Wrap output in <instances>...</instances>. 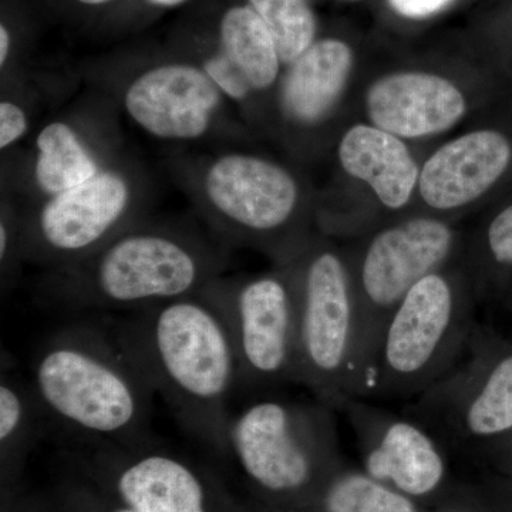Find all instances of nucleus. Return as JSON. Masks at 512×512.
Here are the masks:
<instances>
[{"instance_id":"f257e3e1","label":"nucleus","mask_w":512,"mask_h":512,"mask_svg":"<svg viewBox=\"0 0 512 512\" xmlns=\"http://www.w3.org/2000/svg\"><path fill=\"white\" fill-rule=\"evenodd\" d=\"M228 249L192 225L140 220L86 258L47 269L39 295L66 311H144L204 291Z\"/></svg>"},{"instance_id":"f03ea898","label":"nucleus","mask_w":512,"mask_h":512,"mask_svg":"<svg viewBox=\"0 0 512 512\" xmlns=\"http://www.w3.org/2000/svg\"><path fill=\"white\" fill-rule=\"evenodd\" d=\"M114 332L184 430L228 450L237 352L227 323L205 293L133 312Z\"/></svg>"},{"instance_id":"7ed1b4c3","label":"nucleus","mask_w":512,"mask_h":512,"mask_svg":"<svg viewBox=\"0 0 512 512\" xmlns=\"http://www.w3.org/2000/svg\"><path fill=\"white\" fill-rule=\"evenodd\" d=\"M32 387L46 419L73 436L140 447L151 436L154 392L114 329L66 326L43 343Z\"/></svg>"},{"instance_id":"20e7f679","label":"nucleus","mask_w":512,"mask_h":512,"mask_svg":"<svg viewBox=\"0 0 512 512\" xmlns=\"http://www.w3.org/2000/svg\"><path fill=\"white\" fill-rule=\"evenodd\" d=\"M192 197L227 247H252L285 265L311 244L301 184L269 158L227 151L194 175Z\"/></svg>"},{"instance_id":"39448f33","label":"nucleus","mask_w":512,"mask_h":512,"mask_svg":"<svg viewBox=\"0 0 512 512\" xmlns=\"http://www.w3.org/2000/svg\"><path fill=\"white\" fill-rule=\"evenodd\" d=\"M466 272L448 265L420 279L390 316L363 400H414L466 352L476 325Z\"/></svg>"},{"instance_id":"423d86ee","label":"nucleus","mask_w":512,"mask_h":512,"mask_svg":"<svg viewBox=\"0 0 512 512\" xmlns=\"http://www.w3.org/2000/svg\"><path fill=\"white\" fill-rule=\"evenodd\" d=\"M456 229L437 215H414L377 229L349 261L356 335L352 399H362L390 316L420 279L453 264Z\"/></svg>"},{"instance_id":"0eeeda50","label":"nucleus","mask_w":512,"mask_h":512,"mask_svg":"<svg viewBox=\"0 0 512 512\" xmlns=\"http://www.w3.org/2000/svg\"><path fill=\"white\" fill-rule=\"evenodd\" d=\"M296 285V379L318 402L342 410L352 399L356 312L348 258L313 238L289 262Z\"/></svg>"},{"instance_id":"6e6552de","label":"nucleus","mask_w":512,"mask_h":512,"mask_svg":"<svg viewBox=\"0 0 512 512\" xmlns=\"http://www.w3.org/2000/svg\"><path fill=\"white\" fill-rule=\"evenodd\" d=\"M338 440L326 404L262 399L232 416L228 448L252 481L271 494H296L316 483Z\"/></svg>"},{"instance_id":"1a4fd4ad","label":"nucleus","mask_w":512,"mask_h":512,"mask_svg":"<svg viewBox=\"0 0 512 512\" xmlns=\"http://www.w3.org/2000/svg\"><path fill=\"white\" fill-rule=\"evenodd\" d=\"M141 192L131 168L110 161L92 180L22 215L23 259L55 269L86 258L143 220Z\"/></svg>"},{"instance_id":"9d476101","label":"nucleus","mask_w":512,"mask_h":512,"mask_svg":"<svg viewBox=\"0 0 512 512\" xmlns=\"http://www.w3.org/2000/svg\"><path fill=\"white\" fill-rule=\"evenodd\" d=\"M227 323L238 390L262 392L296 379V285L291 264L248 278H218L202 291Z\"/></svg>"},{"instance_id":"9b49d317","label":"nucleus","mask_w":512,"mask_h":512,"mask_svg":"<svg viewBox=\"0 0 512 512\" xmlns=\"http://www.w3.org/2000/svg\"><path fill=\"white\" fill-rule=\"evenodd\" d=\"M407 416L441 443L466 447L512 431V352L491 356L481 330L443 379L412 400Z\"/></svg>"},{"instance_id":"f8f14e48","label":"nucleus","mask_w":512,"mask_h":512,"mask_svg":"<svg viewBox=\"0 0 512 512\" xmlns=\"http://www.w3.org/2000/svg\"><path fill=\"white\" fill-rule=\"evenodd\" d=\"M121 104L148 136L192 143L211 136L227 99L191 57L181 55L140 67L124 84Z\"/></svg>"},{"instance_id":"ddd939ff","label":"nucleus","mask_w":512,"mask_h":512,"mask_svg":"<svg viewBox=\"0 0 512 512\" xmlns=\"http://www.w3.org/2000/svg\"><path fill=\"white\" fill-rule=\"evenodd\" d=\"M365 450L367 474L392 483L406 497H424L440 487L446 474L440 441L412 417L399 416L363 399L342 407Z\"/></svg>"},{"instance_id":"4468645a","label":"nucleus","mask_w":512,"mask_h":512,"mask_svg":"<svg viewBox=\"0 0 512 512\" xmlns=\"http://www.w3.org/2000/svg\"><path fill=\"white\" fill-rule=\"evenodd\" d=\"M370 124L417 140L446 133L467 114L463 90L446 76L424 70H397L370 84L365 97Z\"/></svg>"},{"instance_id":"2eb2a0df","label":"nucleus","mask_w":512,"mask_h":512,"mask_svg":"<svg viewBox=\"0 0 512 512\" xmlns=\"http://www.w3.org/2000/svg\"><path fill=\"white\" fill-rule=\"evenodd\" d=\"M512 148L503 133L481 128L437 148L420 167L419 195L433 214H448L480 200L503 177Z\"/></svg>"},{"instance_id":"dca6fc26","label":"nucleus","mask_w":512,"mask_h":512,"mask_svg":"<svg viewBox=\"0 0 512 512\" xmlns=\"http://www.w3.org/2000/svg\"><path fill=\"white\" fill-rule=\"evenodd\" d=\"M355 66L352 46L339 37H318L298 59L285 66L276 86L282 119L312 130L338 109Z\"/></svg>"},{"instance_id":"f3484780","label":"nucleus","mask_w":512,"mask_h":512,"mask_svg":"<svg viewBox=\"0 0 512 512\" xmlns=\"http://www.w3.org/2000/svg\"><path fill=\"white\" fill-rule=\"evenodd\" d=\"M109 446L116 463L114 487L127 507L136 512H210L208 493L200 476L170 454L140 446Z\"/></svg>"},{"instance_id":"a211bd4d","label":"nucleus","mask_w":512,"mask_h":512,"mask_svg":"<svg viewBox=\"0 0 512 512\" xmlns=\"http://www.w3.org/2000/svg\"><path fill=\"white\" fill-rule=\"evenodd\" d=\"M340 167L387 211H402L419 187L420 165L403 138L373 124H355L339 141Z\"/></svg>"},{"instance_id":"6ab92c4d","label":"nucleus","mask_w":512,"mask_h":512,"mask_svg":"<svg viewBox=\"0 0 512 512\" xmlns=\"http://www.w3.org/2000/svg\"><path fill=\"white\" fill-rule=\"evenodd\" d=\"M110 161L82 124L56 119L37 133L30 174L43 201L92 180Z\"/></svg>"},{"instance_id":"aec40b11","label":"nucleus","mask_w":512,"mask_h":512,"mask_svg":"<svg viewBox=\"0 0 512 512\" xmlns=\"http://www.w3.org/2000/svg\"><path fill=\"white\" fill-rule=\"evenodd\" d=\"M210 33L255 94L271 92L278 86L285 67L278 46L264 20L244 0L222 8Z\"/></svg>"},{"instance_id":"412c9836","label":"nucleus","mask_w":512,"mask_h":512,"mask_svg":"<svg viewBox=\"0 0 512 512\" xmlns=\"http://www.w3.org/2000/svg\"><path fill=\"white\" fill-rule=\"evenodd\" d=\"M46 414L32 384L3 373L0 380V446L3 458L18 457L42 436Z\"/></svg>"},{"instance_id":"4be33fe9","label":"nucleus","mask_w":512,"mask_h":512,"mask_svg":"<svg viewBox=\"0 0 512 512\" xmlns=\"http://www.w3.org/2000/svg\"><path fill=\"white\" fill-rule=\"evenodd\" d=\"M274 36L282 63L288 66L318 39V16L311 0H244Z\"/></svg>"},{"instance_id":"5701e85b","label":"nucleus","mask_w":512,"mask_h":512,"mask_svg":"<svg viewBox=\"0 0 512 512\" xmlns=\"http://www.w3.org/2000/svg\"><path fill=\"white\" fill-rule=\"evenodd\" d=\"M323 512H416L409 497L369 474L345 473L326 485Z\"/></svg>"},{"instance_id":"b1692460","label":"nucleus","mask_w":512,"mask_h":512,"mask_svg":"<svg viewBox=\"0 0 512 512\" xmlns=\"http://www.w3.org/2000/svg\"><path fill=\"white\" fill-rule=\"evenodd\" d=\"M181 43H183L184 55L191 57L204 70L227 101L245 106L254 99L256 96L254 90L237 66L217 46L210 30L188 33Z\"/></svg>"},{"instance_id":"393cba45","label":"nucleus","mask_w":512,"mask_h":512,"mask_svg":"<svg viewBox=\"0 0 512 512\" xmlns=\"http://www.w3.org/2000/svg\"><path fill=\"white\" fill-rule=\"evenodd\" d=\"M485 248L498 265H512V204L498 212L488 224Z\"/></svg>"},{"instance_id":"a878e982","label":"nucleus","mask_w":512,"mask_h":512,"mask_svg":"<svg viewBox=\"0 0 512 512\" xmlns=\"http://www.w3.org/2000/svg\"><path fill=\"white\" fill-rule=\"evenodd\" d=\"M29 113L18 100L0 101V148L3 151L18 144L28 134Z\"/></svg>"},{"instance_id":"bb28decb","label":"nucleus","mask_w":512,"mask_h":512,"mask_svg":"<svg viewBox=\"0 0 512 512\" xmlns=\"http://www.w3.org/2000/svg\"><path fill=\"white\" fill-rule=\"evenodd\" d=\"M456 0H387L390 9L404 19L423 20L439 15Z\"/></svg>"},{"instance_id":"cd10ccee","label":"nucleus","mask_w":512,"mask_h":512,"mask_svg":"<svg viewBox=\"0 0 512 512\" xmlns=\"http://www.w3.org/2000/svg\"><path fill=\"white\" fill-rule=\"evenodd\" d=\"M131 0H67L73 9L83 13H100L109 10H120L124 8Z\"/></svg>"},{"instance_id":"c85d7f7f","label":"nucleus","mask_w":512,"mask_h":512,"mask_svg":"<svg viewBox=\"0 0 512 512\" xmlns=\"http://www.w3.org/2000/svg\"><path fill=\"white\" fill-rule=\"evenodd\" d=\"M187 2L190 0H131L124 6V9L130 12L131 8H137L138 10H147L148 13L154 15V13L180 8Z\"/></svg>"},{"instance_id":"c756f323","label":"nucleus","mask_w":512,"mask_h":512,"mask_svg":"<svg viewBox=\"0 0 512 512\" xmlns=\"http://www.w3.org/2000/svg\"><path fill=\"white\" fill-rule=\"evenodd\" d=\"M107 512H136L134 510H131L130 507H123V508H119V510H114V511H107Z\"/></svg>"},{"instance_id":"7c9ffc66","label":"nucleus","mask_w":512,"mask_h":512,"mask_svg":"<svg viewBox=\"0 0 512 512\" xmlns=\"http://www.w3.org/2000/svg\"><path fill=\"white\" fill-rule=\"evenodd\" d=\"M340 2L355 3V2H360V0H340Z\"/></svg>"},{"instance_id":"2f4dec72","label":"nucleus","mask_w":512,"mask_h":512,"mask_svg":"<svg viewBox=\"0 0 512 512\" xmlns=\"http://www.w3.org/2000/svg\"><path fill=\"white\" fill-rule=\"evenodd\" d=\"M507 436H510V448L512 451V431H510V433H508Z\"/></svg>"}]
</instances>
